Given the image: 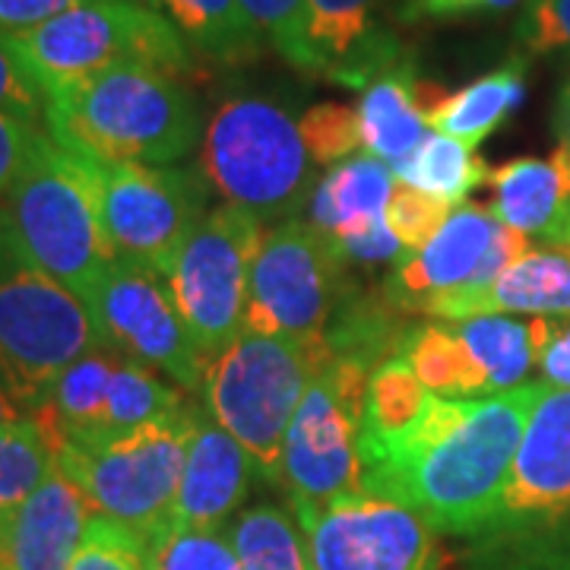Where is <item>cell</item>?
Returning a JSON list of instances; mask_svg holds the SVG:
<instances>
[{"label": "cell", "instance_id": "obj_31", "mask_svg": "<svg viewBox=\"0 0 570 570\" xmlns=\"http://www.w3.org/2000/svg\"><path fill=\"white\" fill-rule=\"evenodd\" d=\"M181 387H171L159 377V371H153L149 365H142L137 358H118L115 377H111V390H108V403H105L102 434H121L130 428L149 425L156 419H165L171 412L184 409ZM96 438V441H99ZM77 444V441H73ZM86 444V441H82Z\"/></svg>", "mask_w": 570, "mask_h": 570}, {"label": "cell", "instance_id": "obj_3", "mask_svg": "<svg viewBox=\"0 0 570 570\" xmlns=\"http://www.w3.org/2000/svg\"><path fill=\"white\" fill-rule=\"evenodd\" d=\"M45 130L96 163L171 165L197 146L200 121L178 77L124 63L45 99Z\"/></svg>", "mask_w": 570, "mask_h": 570}, {"label": "cell", "instance_id": "obj_22", "mask_svg": "<svg viewBox=\"0 0 570 570\" xmlns=\"http://www.w3.org/2000/svg\"><path fill=\"white\" fill-rule=\"evenodd\" d=\"M355 115H358L365 156H374L390 168L403 163L431 134L419 108V82L412 80V70L403 63H393L367 86H362Z\"/></svg>", "mask_w": 570, "mask_h": 570}, {"label": "cell", "instance_id": "obj_13", "mask_svg": "<svg viewBox=\"0 0 570 570\" xmlns=\"http://www.w3.org/2000/svg\"><path fill=\"white\" fill-rule=\"evenodd\" d=\"M314 570H438V530L396 498L355 491L295 508Z\"/></svg>", "mask_w": 570, "mask_h": 570}, {"label": "cell", "instance_id": "obj_33", "mask_svg": "<svg viewBox=\"0 0 570 570\" xmlns=\"http://www.w3.org/2000/svg\"><path fill=\"white\" fill-rule=\"evenodd\" d=\"M242 7L261 36L273 41V48L292 67L305 73H324V61L311 41L305 0H242Z\"/></svg>", "mask_w": 570, "mask_h": 570}, {"label": "cell", "instance_id": "obj_28", "mask_svg": "<svg viewBox=\"0 0 570 570\" xmlns=\"http://www.w3.org/2000/svg\"><path fill=\"white\" fill-rule=\"evenodd\" d=\"M396 181L409 184L415 190H425L431 197H441L450 206H463L466 197L489 181L485 163L475 159V153L456 142L448 134L431 130L425 140L419 142L406 159L390 168Z\"/></svg>", "mask_w": 570, "mask_h": 570}, {"label": "cell", "instance_id": "obj_6", "mask_svg": "<svg viewBox=\"0 0 570 570\" xmlns=\"http://www.w3.org/2000/svg\"><path fill=\"white\" fill-rule=\"evenodd\" d=\"M197 412V406H184L149 425L86 444L61 441L58 466L80 485L96 513L118 520L146 542L175 523Z\"/></svg>", "mask_w": 570, "mask_h": 570}, {"label": "cell", "instance_id": "obj_40", "mask_svg": "<svg viewBox=\"0 0 570 570\" xmlns=\"http://www.w3.org/2000/svg\"><path fill=\"white\" fill-rule=\"evenodd\" d=\"M45 134V127L22 124L10 115H0V200L10 190V184L17 181L26 159L32 156L36 142Z\"/></svg>", "mask_w": 570, "mask_h": 570}, {"label": "cell", "instance_id": "obj_14", "mask_svg": "<svg viewBox=\"0 0 570 570\" xmlns=\"http://www.w3.org/2000/svg\"><path fill=\"white\" fill-rule=\"evenodd\" d=\"M86 311L102 346L163 371L181 390L204 393L209 365L194 346L165 276L115 261L86 298Z\"/></svg>", "mask_w": 570, "mask_h": 570}, {"label": "cell", "instance_id": "obj_5", "mask_svg": "<svg viewBox=\"0 0 570 570\" xmlns=\"http://www.w3.org/2000/svg\"><path fill=\"white\" fill-rule=\"evenodd\" d=\"M333 358L330 340L305 343L242 330L206 367L204 400L209 415L247 450L266 479H283L288 425L311 381Z\"/></svg>", "mask_w": 570, "mask_h": 570}, {"label": "cell", "instance_id": "obj_2", "mask_svg": "<svg viewBox=\"0 0 570 570\" xmlns=\"http://www.w3.org/2000/svg\"><path fill=\"white\" fill-rule=\"evenodd\" d=\"M0 250L67 285L86 305L115 264L102 225V163L45 130L0 200Z\"/></svg>", "mask_w": 570, "mask_h": 570}, {"label": "cell", "instance_id": "obj_11", "mask_svg": "<svg viewBox=\"0 0 570 570\" xmlns=\"http://www.w3.org/2000/svg\"><path fill=\"white\" fill-rule=\"evenodd\" d=\"M340 269L343 257L314 225L285 219L266 228L250 266L245 330L324 343Z\"/></svg>", "mask_w": 570, "mask_h": 570}, {"label": "cell", "instance_id": "obj_25", "mask_svg": "<svg viewBox=\"0 0 570 570\" xmlns=\"http://www.w3.org/2000/svg\"><path fill=\"white\" fill-rule=\"evenodd\" d=\"M184 39L213 61L247 63L261 58L264 36L245 13L242 0H159Z\"/></svg>", "mask_w": 570, "mask_h": 570}, {"label": "cell", "instance_id": "obj_45", "mask_svg": "<svg viewBox=\"0 0 570 570\" xmlns=\"http://www.w3.org/2000/svg\"><path fill=\"white\" fill-rule=\"evenodd\" d=\"M535 570H570V561L564 558L561 564H542V568H535Z\"/></svg>", "mask_w": 570, "mask_h": 570}, {"label": "cell", "instance_id": "obj_42", "mask_svg": "<svg viewBox=\"0 0 570 570\" xmlns=\"http://www.w3.org/2000/svg\"><path fill=\"white\" fill-rule=\"evenodd\" d=\"M517 0H409L403 10V20H448L463 13H498L508 10Z\"/></svg>", "mask_w": 570, "mask_h": 570}, {"label": "cell", "instance_id": "obj_35", "mask_svg": "<svg viewBox=\"0 0 570 570\" xmlns=\"http://www.w3.org/2000/svg\"><path fill=\"white\" fill-rule=\"evenodd\" d=\"M453 209L456 206H450L441 197H431L425 190L396 181L387 204V225L403 250L412 254V250H422L441 232V225L448 223Z\"/></svg>", "mask_w": 570, "mask_h": 570}, {"label": "cell", "instance_id": "obj_20", "mask_svg": "<svg viewBox=\"0 0 570 570\" xmlns=\"http://www.w3.org/2000/svg\"><path fill=\"white\" fill-rule=\"evenodd\" d=\"M311 41L324 61V77L367 86L396 63V41L374 29L377 0H305Z\"/></svg>", "mask_w": 570, "mask_h": 570}, {"label": "cell", "instance_id": "obj_27", "mask_svg": "<svg viewBox=\"0 0 570 570\" xmlns=\"http://www.w3.org/2000/svg\"><path fill=\"white\" fill-rule=\"evenodd\" d=\"M61 438L39 415H20L0 425V520L29 501L58 469Z\"/></svg>", "mask_w": 570, "mask_h": 570}, {"label": "cell", "instance_id": "obj_36", "mask_svg": "<svg viewBox=\"0 0 570 570\" xmlns=\"http://www.w3.org/2000/svg\"><path fill=\"white\" fill-rule=\"evenodd\" d=\"M302 137L317 165L346 163L362 149L358 115L348 105H314L302 118Z\"/></svg>", "mask_w": 570, "mask_h": 570}, {"label": "cell", "instance_id": "obj_46", "mask_svg": "<svg viewBox=\"0 0 570 570\" xmlns=\"http://www.w3.org/2000/svg\"><path fill=\"white\" fill-rule=\"evenodd\" d=\"M137 3H146V7H156L159 10V0H137Z\"/></svg>", "mask_w": 570, "mask_h": 570}, {"label": "cell", "instance_id": "obj_1", "mask_svg": "<svg viewBox=\"0 0 570 570\" xmlns=\"http://www.w3.org/2000/svg\"><path fill=\"white\" fill-rule=\"evenodd\" d=\"M539 384L494 396H431L400 441L365 453V491L419 510L438 532L491 530Z\"/></svg>", "mask_w": 570, "mask_h": 570}, {"label": "cell", "instance_id": "obj_15", "mask_svg": "<svg viewBox=\"0 0 570 570\" xmlns=\"http://www.w3.org/2000/svg\"><path fill=\"white\" fill-rule=\"evenodd\" d=\"M570 520V390L542 384L523 428L491 530L535 532Z\"/></svg>", "mask_w": 570, "mask_h": 570}, {"label": "cell", "instance_id": "obj_39", "mask_svg": "<svg viewBox=\"0 0 570 570\" xmlns=\"http://www.w3.org/2000/svg\"><path fill=\"white\" fill-rule=\"evenodd\" d=\"M520 39L539 55L570 51V0H532L520 22Z\"/></svg>", "mask_w": 570, "mask_h": 570}, {"label": "cell", "instance_id": "obj_30", "mask_svg": "<svg viewBox=\"0 0 570 570\" xmlns=\"http://www.w3.org/2000/svg\"><path fill=\"white\" fill-rule=\"evenodd\" d=\"M400 358H406L409 367L415 371V377L434 396H450V400L485 396L479 371L472 365L466 346L460 343L453 324H425L409 330Z\"/></svg>", "mask_w": 570, "mask_h": 570}, {"label": "cell", "instance_id": "obj_41", "mask_svg": "<svg viewBox=\"0 0 570 570\" xmlns=\"http://www.w3.org/2000/svg\"><path fill=\"white\" fill-rule=\"evenodd\" d=\"M89 0H0V36H20Z\"/></svg>", "mask_w": 570, "mask_h": 570}, {"label": "cell", "instance_id": "obj_26", "mask_svg": "<svg viewBox=\"0 0 570 570\" xmlns=\"http://www.w3.org/2000/svg\"><path fill=\"white\" fill-rule=\"evenodd\" d=\"M431 396L434 393L415 377L406 358H387L384 365L374 367L367 381L362 438H358L362 456L400 441L425 415Z\"/></svg>", "mask_w": 570, "mask_h": 570}, {"label": "cell", "instance_id": "obj_34", "mask_svg": "<svg viewBox=\"0 0 570 570\" xmlns=\"http://www.w3.org/2000/svg\"><path fill=\"white\" fill-rule=\"evenodd\" d=\"M70 570H153L146 542L118 520L92 513L80 551L73 554Z\"/></svg>", "mask_w": 570, "mask_h": 570}, {"label": "cell", "instance_id": "obj_8", "mask_svg": "<svg viewBox=\"0 0 570 570\" xmlns=\"http://www.w3.org/2000/svg\"><path fill=\"white\" fill-rule=\"evenodd\" d=\"M99 346L80 298L0 250V387L32 415L67 367Z\"/></svg>", "mask_w": 570, "mask_h": 570}, {"label": "cell", "instance_id": "obj_37", "mask_svg": "<svg viewBox=\"0 0 570 570\" xmlns=\"http://www.w3.org/2000/svg\"><path fill=\"white\" fill-rule=\"evenodd\" d=\"M0 115H10L32 127H45V96L26 77L3 36H0Z\"/></svg>", "mask_w": 570, "mask_h": 570}, {"label": "cell", "instance_id": "obj_43", "mask_svg": "<svg viewBox=\"0 0 570 570\" xmlns=\"http://www.w3.org/2000/svg\"><path fill=\"white\" fill-rule=\"evenodd\" d=\"M554 127H558V140H561V149H568L570 153V80H568V86L561 89L558 111H554Z\"/></svg>", "mask_w": 570, "mask_h": 570}, {"label": "cell", "instance_id": "obj_24", "mask_svg": "<svg viewBox=\"0 0 570 570\" xmlns=\"http://www.w3.org/2000/svg\"><path fill=\"white\" fill-rule=\"evenodd\" d=\"M460 343L466 346L485 396L523 387V377L535 365L532 321H517L508 314H485L453 324Z\"/></svg>", "mask_w": 570, "mask_h": 570}, {"label": "cell", "instance_id": "obj_9", "mask_svg": "<svg viewBox=\"0 0 570 570\" xmlns=\"http://www.w3.org/2000/svg\"><path fill=\"white\" fill-rule=\"evenodd\" d=\"M371 365L333 355L305 390L283 448V482L292 508H324L365 491L362 415Z\"/></svg>", "mask_w": 570, "mask_h": 570}, {"label": "cell", "instance_id": "obj_21", "mask_svg": "<svg viewBox=\"0 0 570 570\" xmlns=\"http://www.w3.org/2000/svg\"><path fill=\"white\" fill-rule=\"evenodd\" d=\"M527 96V61L513 58L485 77L463 86L460 92H444L438 86L419 82V108L431 130L448 134L456 142L475 149L485 142L520 108Z\"/></svg>", "mask_w": 570, "mask_h": 570}, {"label": "cell", "instance_id": "obj_47", "mask_svg": "<svg viewBox=\"0 0 570 570\" xmlns=\"http://www.w3.org/2000/svg\"><path fill=\"white\" fill-rule=\"evenodd\" d=\"M561 250H564V247H561ZM568 254H570V247H568Z\"/></svg>", "mask_w": 570, "mask_h": 570}, {"label": "cell", "instance_id": "obj_23", "mask_svg": "<svg viewBox=\"0 0 570 570\" xmlns=\"http://www.w3.org/2000/svg\"><path fill=\"white\" fill-rule=\"evenodd\" d=\"M485 314H532V317H570V254L568 250H527L504 269L498 283L485 288L469 317Z\"/></svg>", "mask_w": 570, "mask_h": 570}, {"label": "cell", "instance_id": "obj_29", "mask_svg": "<svg viewBox=\"0 0 570 570\" xmlns=\"http://www.w3.org/2000/svg\"><path fill=\"white\" fill-rule=\"evenodd\" d=\"M228 539L245 570H314L305 530L283 508L257 504L242 510Z\"/></svg>", "mask_w": 570, "mask_h": 570}, {"label": "cell", "instance_id": "obj_38", "mask_svg": "<svg viewBox=\"0 0 570 570\" xmlns=\"http://www.w3.org/2000/svg\"><path fill=\"white\" fill-rule=\"evenodd\" d=\"M532 340L542 384L570 390V317H532Z\"/></svg>", "mask_w": 570, "mask_h": 570}, {"label": "cell", "instance_id": "obj_19", "mask_svg": "<svg viewBox=\"0 0 570 570\" xmlns=\"http://www.w3.org/2000/svg\"><path fill=\"white\" fill-rule=\"evenodd\" d=\"M498 223L549 245L570 247V153L554 149L549 159H513L489 175Z\"/></svg>", "mask_w": 570, "mask_h": 570}, {"label": "cell", "instance_id": "obj_17", "mask_svg": "<svg viewBox=\"0 0 570 570\" xmlns=\"http://www.w3.org/2000/svg\"><path fill=\"white\" fill-rule=\"evenodd\" d=\"M92 513L80 485L58 466L29 501L0 520V570H70Z\"/></svg>", "mask_w": 570, "mask_h": 570}, {"label": "cell", "instance_id": "obj_7", "mask_svg": "<svg viewBox=\"0 0 570 570\" xmlns=\"http://www.w3.org/2000/svg\"><path fill=\"white\" fill-rule=\"evenodd\" d=\"M302 124L266 99H228L209 118L204 171L225 197L261 223H283L305 206L314 187Z\"/></svg>", "mask_w": 570, "mask_h": 570}, {"label": "cell", "instance_id": "obj_44", "mask_svg": "<svg viewBox=\"0 0 570 570\" xmlns=\"http://www.w3.org/2000/svg\"><path fill=\"white\" fill-rule=\"evenodd\" d=\"M20 415H26V412L13 403V396H10L7 390L0 387V425H10V422H17Z\"/></svg>", "mask_w": 570, "mask_h": 570}, {"label": "cell", "instance_id": "obj_4", "mask_svg": "<svg viewBox=\"0 0 570 570\" xmlns=\"http://www.w3.org/2000/svg\"><path fill=\"white\" fill-rule=\"evenodd\" d=\"M3 41L45 99L124 63L153 67L178 80L194 70L178 26L137 0H89Z\"/></svg>", "mask_w": 570, "mask_h": 570}, {"label": "cell", "instance_id": "obj_12", "mask_svg": "<svg viewBox=\"0 0 570 570\" xmlns=\"http://www.w3.org/2000/svg\"><path fill=\"white\" fill-rule=\"evenodd\" d=\"M204 216V187L194 171L102 163V225L115 261L165 276Z\"/></svg>", "mask_w": 570, "mask_h": 570}, {"label": "cell", "instance_id": "obj_18", "mask_svg": "<svg viewBox=\"0 0 570 570\" xmlns=\"http://www.w3.org/2000/svg\"><path fill=\"white\" fill-rule=\"evenodd\" d=\"M250 472L254 460L247 456V450L200 409L187 444L175 523L197 530H225V523L245 504Z\"/></svg>", "mask_w": 570, "mask_h": 570}, {"label": "cell", "instance_id": "obj_16", "mask_svg": "<svg viewBox=\"0 0 570 570\" xmlns=\"http://www.w3.org/2000/svg\"><path fill=\"white\" fill-rule=\"evenodd\" d=\"M396 178L374 156H352L333 165L311 197V225L346 261L384 264L400 257L403 245L387 225L390 194Z\"/></svg>", "mask_w": 570, "mask_h": 570}, {"label": "cell", "instance_id": "obj_32", "mask_svg": "<svg viewBox=\"0 0 570 570\" xmlns=\"http://www.w3.org/2000/svg\"><path fill=\"white\" fill-rule=\"evenodd\" d=\"M153 570H245L223 530H197L171 523L146 539Z\"/></svg>", "mask_w": 570, "mask_h": 570}, {"label": "cell", "instance_id": "obj_10", "mask_svg": "<svg viewBox=\"0 0 570 570\" xmlns=\"http://www.w3.org/2000/svg\"><path fill=\"white\" fill-rule=\"evenodd\" d=\"M264 223L242 206L206 213L165 273L168 292L206 365L245 330L250 266Z\"/></svg>", "mask_w": 570, "mask_h": 570}]
</instances>
